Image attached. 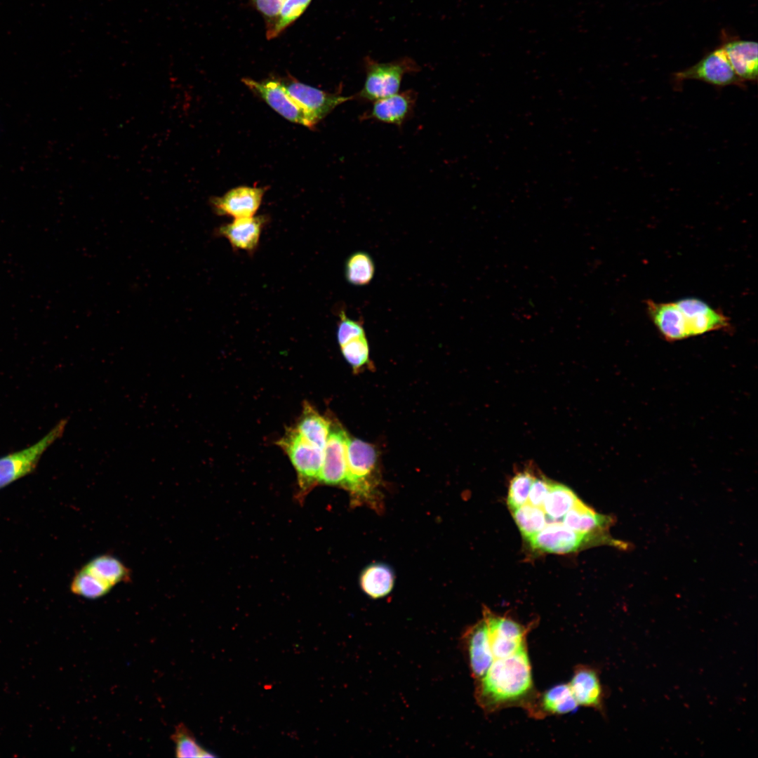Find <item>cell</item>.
<instances>
[{
  "mask_svg": "<svg viewBox=\"0 0 758 758\" xmlns=\"http://www.w3.org/2000/svg\"><path fill=\"white\" fill-rule=\"evenodd\" d=\"M536 696L527 647L494 659L484 675L476 680L474 698L484 712L512 706L527 710Z\"/></svg>",
  "mask_w": 758,
  "mask_h": 758,
  "instance_id": "obj_1",
  "label": "cell"
},
{
  "mask_svg": "<svg viewBox=\"0 0 758 758\" xmlns=\"http://www.w3.org/2000/svg\"><path fill=\"white\" fill-rule=\"evenodd\" d=\"M347 477L344 486L354 505H366L380 511L382 494L378 471V454L372 444L349 437L347 446Z\"/></svg>",
  "mask_w": 758,
  "mask_h": 758,
  "instance_id": "obj_2",
  "label": "cell"
},
{
  "mask_svg": "<svg viewBox=\"0 0 758 758\" xmlns=\"http://www.w3.org/2000/svg\"><path fill=\"white\" fill-rule=\"evenodd\" d=\"M365 81L354 98L362 102H371L396 94L404 75L420 71V67L411 58L405 56L388 62H379L370 56L364 59Z\"/></svg>",
  "mask_w": 758,
  "mask_h": 758,
  "instance_id": "obj_3",
  "label": "cell"
},
{
  "mask_svg": "<svg viewBox=\"0 0 758 758\" xmlns=\"http://www.w3.org/2000/svg\"><path fill=\"white\" fill-rule=\"evenodd\" d=\"M288 456L297 475L300 496L303 497L318 484L324 451L304 439L295 427L286 429L277 442Z\"/></svg>",
  "mask_w": 758,
  "mask_h": 758,
  "instance_id": "obj_4",
  "label": "cell"
},
{
  "mask_svg": "<svg viewBox=\"0 0 758 758\" xmlns=\"http://www.w3.org/2000/svg\"><path fill=\"white\" fill-rule=\"evenodd\" d=\"M67 423L60 420L34 444L0 457V489L32 472L44 453L62 436Z\"/></svg>",
  "mask_w": 758,
  "mask_h": 758,
  "instance_id": "obj_5",
  "label": "cell"
},
{
  "mask_svg": "<svg viewBox=\"0 0 758 758\" xmlns=\"http://www.w3.org/2000/svg\"><path fill=\"white\" fill-rule=\"evenodd\" d=\"M286 92L307 113L315 125L338 105L354 100V95L328 93L301 83L292 77L280 79Z\"/></svg>",
  "mask_w": 758,
  "mask_h": 758,
  "instance_id": "obj_6",
  "label": "cell"
},
{
  "mask_svg": "<svg viewBox=\"0 0 758 758\" xmlns=\"http://www.w3.org/2000/svg\"><path fill=\"white\" fill-rule=\"evenodd\" d=\"M483 619L494 659L510 656L527 647L528 627L510 617L497 615L486 607Z\"/></svg>",
  "mask_w": 758,
  "mask_h": 758,
  "instance_id": "obj_7",
  "label": "cell"
},
{
  "mask_svg": "<svg viewBox=\"0 0 758 758\" xmlns=\"http://www.w3.org/2000/svg\"><path fill=\"white\" fill-rule=\"evenodd\" d=\"M674 78L678 81L698 80L719 87L742 86L744 84L734 72L721 46L707 53L693 65L676 72Z\"/></svg>",
  "mask_w": 758,
  "mask_h": 758,
  "instance_id": "obj_8",
  "label": "cell"
},
{
  "mask_svg": "<svg viewBox=\"0 0 758 758\" xmlns=\"http://www.w3.org/2000/svg\"><path fill=\"white\" fill-rule=\"evenodd\" d=\"M242 81L284 118L309 128L314 126L305 111L286 92L280 79L255 81L245 78Z\"/></svg>",
  "mask_w": 758,
  "mask_h": 758,
  "instance_id": "obj_9",
  "label": "cell"
},
{
  "mask_svg": "<svg viewBox=\"0 0 758 758\" xmlns=\"http://www.w3.org/2000/svg\"><path fill=\"white\" fill-rule=\"evenodd\" d=\"M348 434L341 427H331L324 448L318 484L344 487L347 477Z\"/></svg>",
  "mask_w": 758,
  "mask_h": 758,
  "instance_id": "obj_10",
  "label": "cell"
},
{
  "mask_svg": "<svg viewBox=\"0 0 758 758\" xmlns=\"http://www.w3.org/2000/svg\"><path fill=\"white\" fill-rule=\"evenodd\" d=\"M418 95L408 89L373 102L371 108L360 116V119H373L384 124L401 126L412 117Z\"/></svg>",
  "mask_w": 758,
  "mask_h": 758,
  "instance_id": "obj_11",
  "label": "cell"
},
{
  "mask_svg": "<svg viewBox=\"0 0 758 758\" xmlns=\"http://www.w3.org/2000/svg\"><path fill=\"white\" fill-rule=\"evenodd\" d=\"M591 536L575 531L558 521L545 527L528 540L533 550L549 553L566 554L578 550Z\"/></svg>",
  "mask_w": 758,
  "mask_h": 758,
  "instance_id": "obj_12",
  "label": "cell"
},
{
  "mask_svg": "<svg viewBox=\"0 0 758 758\" xmlns=\"http://www.w3.org/2000/svg\"><path fill=\"white\" fill-rule=\"evenodd\" d=\"M266 189L240 186L231 189L221 197H213L209 202L213 211L220 215L236 218L254 216L258 210Z\"/></svg>",
  "mask_w": 758,
  "mask_h": 758,
  "instance_id": "obj_13",
  "label": "cell"
},
{
  "mask_svg": "<svg viewBox=\"0 0 758 758\" xmlns=\"http://www.w3.org/2000/svg\"><path fill=\"white\" fill-rule=\"evenodd\" d=\"M461 644L472 677L477 680L484 675L494 660L487 627L483 618L465 630Z\"/></svg>",
  "mask_w": 758,
  "mask_h": 758,
  "instance_id": "obj_14",
  "label": "cell"
},
{
  "mask_svg": "<svg viewBox=\"0 0 758 758\" xmlns=\"http://www.w3.org/2000/svg\"><path fill=\"white\" fill-rule=\"evenodd\" d=\"M681 310L689 337L726 329L729 319L719 310L696 298H685L676 302Z\"/></svg>",
  "mask_w": 758,
  "mask_h": 758,
  "instance_id": "obj_15",
  "label": "cell"
},
{
  "mask_svg": "<svg viewBox=\"0 0 758 758\" xmlns=\"http://www.w3.org/2000/svg\"><path fill=\"white\" fill-rule=\"evenodd\" d=\"M721 47L737 76L745 81H757V43L737 38H724Z\"/></svg>",
  "mask_w": 758,
  "mask_h": 758,
  "instance_id": "obj_16",
  "label": "cell"
},
{
  "mask_svg": "<svg viewBox=\"0 0 758 758\" xmlns=\"http://www.w3.org/2000/svg\"><path fill=\"white\" fill-rule=\"evenodd\" d=\"M568 685L578 705L603 711L605 691L594 668L578 665Z\"/></svg>",
  "mask_w": 758,
  "mask_h": 758,
  "instance_id": "obj_17",
  "label": "cell"
},
{
  "mask_svg": "<svg viewBox=\"0 0 758 758\" xmlns=\"http://www.w3.org/2000/svg\"><path fill=\"white\" fill-rule=\"evenodd\" d=\"M646 310L662 336L669 342L689 338L684 318L676 302L646 301Z\"/></svg>",
  "mask_w": 758,
  "mask_h": 758,
  "instance_id": "obj_18",
  "label": "cell"
},
{
  "mask_svg": "<svg viewBox=\"0 0 758 758\" xmlns=\"http://www.w3.org/2000/svg\"><path fill=\"white\" fill-rule=\"evenodd\" d=\"M264 222L262 216L236 218L220 226L215 234L226 238L234 248L251 252L258 246Z\"/></svg>",
  "mask_w": 758,
  "mask_h": 758,
  "instance_id": "obj_19",
  "label": "cell"
},
{
  "mask_svg": "<svg viewBox=\"0 0 758 758\" xmlns=\"http://www.w3.org/2000/svg\"><path fill=\"white\" fill-rule=\"evenodd\" d=\"M578 706L568 684H561L537 696L527 711L535 717H543L572 712Z\"/></svg>",
  "mask_w": 758,
  "mask_h": 758,
  "instance_id": "obj_20",
  "label": "cell"
},
{
  "mask_svg": "<svg viewBox=\"0 0 758 758\" xmlns=\"http://www.w3.org/2000/svg\"><path fill=\"white\" fill-rule=\"evenodd\" d=\"M611 522V517L597 513L580 499L562 518V523L569 528L590 536H603Z\"/></svg>",
  "mask_w": 758,
  "mask_h": 758,
  "instance_id": "obj_21",
  "label": "cell"
},
{
  "mask_svg": "<svg viewBox=\"0 0 758 758\" xmlns=\"http://www.w3.org/2000/svg\"><path fill=\"white\" fill-rule=\"evenodd\" d=\"M395 582L393 569L382 562L366 566L359 576V586L366 595L377 599L388 595Z\"/></svg>",
  "mask_w": 758,
  "mask_h": 758,
  "instance_id": "obj_22",
  "label": "cell"
},
{
  "mask_svg": "<svg viewBox=\"0 0 758 758\" xmlns=\"http://www.w3.org/2000/svg\"><path fill=\"white\" fill-rule=\"evenodd\" d=\"M295 427L308 442L324 451L331 423L308 402L304 403L302 414Z\"/></svg>",
  "mask_w": 758,
  "mask_h": 758,
  "instance_id": "obj_23",
  "label": "cell"
},
{
  "mask_svg": "<svg viewBox=\"0 0 758 758\" xmlns=\"http://www.w3.org/2000/svg\"><path fill=\"white\" fill-rule=\"evenodd\" d=\"M82 568L112 587L128 582L131 578L129 569L117 558L108 554L93 558Z\"/></svg>",
  "mask_w": 758,
  "mask_h": 758,
  "instance_id": "obj_24",
  "label": "cell"
},
{
  "mask_svg": "<svg viewBox=\"0 0 758 758\" xmlns=\"http://www.w3.org/2000/svg\"><path fill=\"white\" fill-rule=\"evenodd\" d=\"M578 499L568 487L553 483L542 505L546 517L552 521L562 519Z\"/></svg>",
  "mask_w": 758,
  "mask_h": 758,
  "instance_id": "obj_25",
  "label": "cell"
},
{
  "mask_svg": "<svg viewBox=\"0 0 758 758\" xmlns=\"http://www.w3.org/2000/svg\"><path fill=\"white\" fill-rule=\"evenodd\" d=\"M375 263L366 252L357 251L351 254L345 262V275L352 285L363 286L368 285L373 279Z\"/></svg>",
  "mask_w": 758,
  "mask_h": 758,
  "instance_id": "obj_26",
  "label": "cell"
},
{
  "mask_svg": "<svg viewBox=\"0 0 758 758\" xmlns=\"http://www.w3.org/2000/svg\"><path fill=\"white\" fill-rule=\"evenodd\" d=\"M513 518L522 536L530 539L547 524V517L542 507L528 502L512 511Z\"/></svg>",
  "mask_w": 758,
  "mask_h": 758,
  "instance_id": "obj_27",
  "label": "cell"
},
{
  "mask_svg": "<svg viewBox=\"0 0 758 758\" xmlns=\"http://www.w3.org/2000/svg\"><path fill=\"white\" fill-rule=\"evenodd\" d=\"M312 0H286L277 18L266 25V37H277L305 12Z\"/></svg>",
  "mask_w": 758,
  "mask_h": 758,
  "instance_id": "obj_28",
  "label": "cell"
},
{
  "mask_svg": "<svg viewBox=\"0 0 758 758\" xmlns=\"http://www.w3.org/2000/svg\"><path fill=\"white\" fill-rule=\"evenodd\" d=\"M112 588L83 568L74 576L70 585L72 593L91 599L106 595Z\"/></svg>",
  "mask_w": 758,
  "mask_h": 758,
  "instance_id": "obj_29",
  "label": "cell"
},
{
  "mask_svg": "<svg viewBox=\"0 0 758 758\" xmlns=\"http://www.w3.org/2000/svg\"><path fill=\"white\" fill-rule=\"evenodd\" d=\"M171 739L175 745L177 757H213L214 755L204 750L197 743L191 731L183 724L175 726Z\"/></svg>",
  "mask_w": 758,
  "mask_h": 758,
  "instance_id": "obj_30",
  "label": "cell"
},
{
  "mask_svg": "<svg viewBox=\"0 0 758 758\" xmlns=\"http://www.w3.org/2000/svg\"><path fill=\"white\" fill-rule=\"evenodd\" d=\"M536 477L528 470L517 473L511 479L507 503L512 511L528 502V494Z\"/></svg>",
  "mask_w": 758,
  "mask_h": 758,
  "instance_id": "obj_31",
  "label": "cell"
},
{
  "mask_svg": "<svg viewBox=\"0 0 758 758\" xmlns=\"http://www.w3.org/2000/svg\"><path fill=\"white\" fill-rule=\"evenodd\" d=\"M340 347L343 357L354 371L368 361L369 348L366 335L354 338Z\"/></svg>",
  "mask_w": 758,
  "mask_h": 758,
  "instance_id": "obj_32",
  "label": "cell"
},
{
  "mask_svg": "<svg viewBox=\"0 0 758 758\" xmlns=\"http://www.w3.org/2000/svg\"><path fill=\"white\" fill-rule=\"evenodd\" d=\"M339 316L337 340L340 346L354 338L365 335L364 327L359 321L347 318L343 311L340 312Z\"/></svg>",
  "mask_w": 758,
  "mask_h": 758,
  "instance_id": "obj_33",
  "label": "cell"
},
{
  "mask_svg": "<svg viewBox=\"0 0 758 758\" xmlns=\"http://www.w3.org/2000/svg\"><path fill=\"white\" fill-rule=\"evenodd\" d=\"M552 484L545 477H536L531 487L528 503L533 506L542 507Z\"/></svg>",
  "mask_w": 758,
  "mask_h": 758,
  "instance_id": "obj_34",
  "label": "cell"
},
{
  "mask_svg": "<svg viewBox=\"0 0 758 758\" xmlns=\"http://www.w3.org/2000/svg\"><path fill=\"white\" fill-rule=\"evenodd\" d=\"M286 0H250L253 6L262 15L265 25L272 22L278 15Z\"/></svg>",
  "mask_w": 758,
  "mask_h": 758,
  "instance_id": "obj_35",
  "label": "cell"
}]
</instances>
